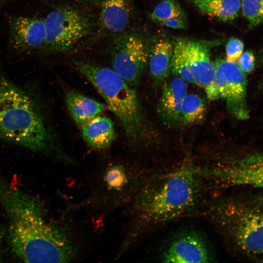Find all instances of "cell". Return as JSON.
I'll use <instances>...</instances> for the list:
<instances>
[{"label": "cell", "instance_id": "cell-13", "mask_svg": "<svg viewBox=\"0 0 263 263\" xmlns=\"http://www.w3.org/2000/svg\"><path fill=\"white\" fill-rule=\"evenodd\" d=\"M10 41L21 52L43 48L46 41L44 19L37 17L14 16L9 19Z\"/></svg>", "mask_w": 263, "mask_h": 263}, {"label": "cell", "instance_id": "cell-16", "mask_svg": "<svg viewBox=\"0 0 263 263\" xmlns=\"http://www.w3.org/2000/svg\"><path fill=\"white\" fill-rule=\"evenodd\" d=\"M149 44L148 62L150 74L161 83L170 72L173 42L166 37H158Z\"/></svg>", "mask_w": 263, "mask_h": 263}, {"label": "cell", "instance_id": "cell-1", "mask_svg": "<svg viewBox=\"0 0 263 263\" xmlns=\"http://www.w3.org/2000/svg\"><path fill=\"white\" fill-rule=\"evenodd\" d=\"M204 180L197 167L190 164L158 175L150 173L126 207L122 240L115 259L121 258L156 225L194 209L202 199Z\"/></svg>", "mask_w": 263, "mask_h": 263}, {"label": "cell", "instance_id": "cell-2", "mask_svg": "<svg viewBox=\"0 0 263 263\" xmlns=\"http://www.w3.org/2000/svg\"><path fill=\"white\" fill-rule=\"evenodd\" d=\"M10 219L13 251L27 263H68L82 259L86 245L82 233L68 219L48 221L35 200L17 192L5 193Z\"/></svg>", "mask_w": 263, "mask_h": 263}, {"label": "cell", "instance_id": "cell-30", "mask_svg": "<svg viewBox=\"0 0 263 263\" xmlns=\"http://www.w3.org/2000/svg\"><path fill=\"white\" fill-rule=\"evenodd\" d=\"M261 59H262V61L263 62V51L262 52V55H261Z\"/></svg>", "mask_w": 263, "mask_h": 263}, {"label": "cell", "instance_id": "cell-18", "mask_svg": "<svg viewBox=\"0 0 263 263\" xmlns=\"http://www.w3.org/2000/svg\"><path fill=\"white\" fill-rule=\"evenodd\" d=\"M65 101L72 118L79 127L100 114L106 109L104 104L74 90L66 92Z\"/></svg>", "mask_w": 263, "mask_h": 263}, {"label": "cell", "instance_id": "cell-7", "mask_svg": "<svg viewBox=\"0 0 263 263\" xmlns=\"http://www.w3.org/2000/svg\"><path fill=\"white\" fill-rule=\"evenodd\" d=\"M44 19L47 54L68 52L91 32V19L78 9L59 6L50 11Z\"/></svg>", "mask_w": 263, "mask_h": 263}, {"label": "cell", "instance_id": "cell-3", "mask_svg": "<svg viewBox=\"0 0 263 263\" xmlns=\"http://www.w3.org/2000/svg\"><path fill=\"white\" fill-rule=\"evenodd\" d=\"M0 142L43 154L62 163L75 162L58 145L38 96L31 88L13 81L0 63Z\"/></svg>", "mask_w": 263, "mask_h": 263}, {"label": "cell", "instance_id": "cell-29", "mask_svg": "<svg viewBox=\"0 0 263 263\" xmlns=\"http://www.w3.org/2000/svg\"><path fill=\"white\" fill-rule=\"evenodd\" d=\"M78 0L81 1L82 2H84V3H92V2H95L97 1L98 0Z\"/></svg>", "mask_w": 263, "mask_h": 263}, {"label": "cell", "instance_id": "cell-25", "mask_svg": "<svg viewBox=\"0 0 263 263\" xmlns=\"http://www.w3.org/2000/svg\"><path fill=\"white\" fill-rule=\"evenodd\" d=\"M237 61L239 69L244 74L251 73L254 68L255 58L251 51L243 52Z\"/></svg>", "mask_w": 263, "mask_h": 263}, {"label": "cell", "instance_id": "cell-14", "mask_svg": "<svg viewBox=\"0 0 263 263\" xmlns=\"http://www.w3.org/2000/svg\"><path fill=\"white\" fill-rule=\"evenodd\" d=\"M97 37L114 36L125 31L132 15L131 0H101Z\"/></svg>", "mask_w": 263, "mask_h": 263}, {"label": "cell", "instance_id": "cell-9", "mask_svg": "<svg viewBox=\"0 0 263 263\" xmlns=\"http://www.w3.org/2000/svg\"><path fill=\"white\" fill-rule=\"evenodd\" d=\"M113 37L110 48L112 69L135 89L147 64L149 44L134 32L124 31Z\"/></svg>", "mask_w": 263, "mask_h": 263}, {"label": "cell", "instance_id": "cell-26", "mask_svg": "<svg viewBox=\"0 0 263 263\" xmlns=\"http://www.w3.org/2000/svg\"><path fill=\"white\" fill-rule=\"evenodd\" d=\"M158 24L174 29H183L186 27V23L184 19L177 18L169 19Z\"/></svg>", "mask_w": 263, "mask_h": 263}, {"label": "cell", "instance_id": "cell-15", "mask_svg": "<svg viewBox=\"0 0 263 263\" xmlns=\"http://www.w3.org/2000/svg\"><path fill=\"white\" fill-rule=\"evenodd\" d=\"M187 89V82L177 76L163 85L158 111L165 120L173 123L180 120L181 108Z\"/></svg>", "mask_w": 263, "mask_h": 263}, {"label": "cell", "instance_id": "cell-6", "mask_svg": "<svg viewBox=\"0 0 263 263\" xmlns=\"http://www.w3.org/2000/svg\"><path fill=\"white\" fill-rule=\"evenodd\" d=\"M75 67L93 86L118 118L129 141L133 143L139 139L144 131V124L135 89L112 68L84 60L75 61Z\"/></svg>", "mask_w": 263, "mask_h": 263}, {"label": "cell", "instance_id": "cell-8", "mask_svg": "<svg viewBox=\"0 0 263 263\" xmlns=\"http://www.w3.org/2000/svg\"><path fill=\"white\" fill-rule=\"evenodd\" d=\"M201 173L206 180L219 187L263 188V153L226 159L201 168Z\"/></svg>", "mask_w": 263, "mask_h": 263}, {"label": "cell", "instance_id": "cell-20", "mask_svg": "<svg viewBox=\"0 0 263 263\" xmlns=\"http://www.w3.org/2000/svg\"><path fill=\"white\" fill-rule=\"evenodd\" d=\"M173 53L170 72L187 82L194 83V80L185 38H176L173 40Z\"/></svg>", "mask_w": 263, "mask_h": 263}, {"label": "cell", "instance_id": "cell-17", "mask_svg": "<svg viewBox=\"0 0 263 263\" xmlns=\"http://www.w3.org/2000/svg\"><path fill=\"white\" fill-rule=\"evenodd\" d=\"M81 133L88 147L93 150L109 148L116 137L112 120L100 114L83 125L81 127Z\"/></svg>", "mask_w": 263, "mask_h": 263}, {"label": "cell", "instance_id": "cell-21", "mask_svg": "<svg viewBox=\"0 0 263 263\" xmlns=\"http://www.w3.org/2000/svg\"><path fill=\"white\" fill-rule=\"evenodd\" d=\"M206 110L205 99L194 93L187 94L181 108L180 120L186 124L198 122L204 117Z\"/></svg>", "mask_w": 263, "mask_h": 263}, {"label": "cell", "instance_id": "cell-24", "mask_svg": "<svg viewBox=\"0 0 263 263\" xmlns=\"http://www.w3.org/2000/svg\"><path fill=\"white\" fill-rule=\"evenodd\" d=\"M244 45L243 42L237 38H231L225 46V60L229 62H236L243 53Z\"/></svg>", "mask_w": 263, "mask_h": 263}, {"label": "cell", "instance_id": "cell-28", "mask_svg": "<svg viewBox=\"0 0 263 263\" xmlns=\"http://www.w3.org/2000/svg\"><path fill=\"white\" fill-rule=\"evenodd\" d=\"M258 89L260 92H263V76L259 82Z\"/></svg>", "mask_w": 263, "mask_h": 263}, {"label": "cell", "instance_id": "cell-19", "mask_svg": "<svg viewBox=\"0 0 263 263\" xmlns=\"http://www.w3.org/2000/svg\"><path fill=\"white\" fill-rule=\"evenodd\" d=\"M202 13L222 22L235 20L241 7L240 0H190Z\"/></svg>", "mask_w": 263, "mask_h": 263}, {"label": "cell", "instance_id": "cell-10", "mask_svg": "<svg viewBox=\"0 0 263 263\" xmlns=\"http://www.w3.org/2000/svg\"><path fill=\"white\" fill-rule=\"evenodd\" d=\"M215 84L219 98L225 101L228 111L235 118L245 120L249 117L247 103V79L236 62L217 58Z\"/></svg>", "mask_w": 263, "mask_h": 263}, {"label": "cell", "instance_id": "cell-22", "mask_svg": "<svg viewBox=\"0 0 263 263\" xmlns=\"http://www.w3.org/2000/svg\"><path fill=\"white\" fill-rule=\"evenodd\" d=\"M186 13L176 0H163L149 14V18L157 23L172 18L185 19Z\"/></svg>", "mask_w": 263, "mask_h": 263}, {"label": "cell", "instance_id": "cell-4", "mask_svg": "<svg viewBox=\"0 0 263 263\" xmlns=\"http://www.w3.org/2000/svg\"><path fill=\"white\" fill-rule=\"evenodd\" d=\"M205 216L222 236L244 255L263 258V199L227 196L207 207Z\"/></svg>", "mask_w": 263, "mask_h": 263}, {"label": "cell", "instance_id": "cell-31", "mask_svg": "<svg viewBox=\"0 0 263 263\" xmlns=\"http://www.w3.org/2000/svg\"><path fill=\"white\" fill-rule=\"evenodd\" d=\"M261 262H263V258L262 259Z\"/></svg>", "mask_w": 263, "mask_h": 263}, {"label": "cell", "instance_id": "cell-11", "mask_svg": "<svg viewBox=\"0 0 263 263\" xmlns=\"http://www.w3.org/2000/svg\"><path fill=\"white\" fill-rule=\"evenodd\" d=\"M185 40L194 84L203 87L209 99L219 98L215 84V68L211 60L210 52L213 47L220 44L221 41L191 38H185Z\"/></svg>", "mask_w": 263, "mask_h": 263}, {"label": "cell", "instance_id": "cell-5", "mask_svg": "<svg viewBox=\"0 0 263 263\" xmlns=\"http://www.w3.org/2000/svg\"><path fill=\"white\" fill-rule=\"evenodd\" d=\"M150 173L123 161H112L91 173L88 194L67 211L109 212L127 207Z\"/></svg>", "mask_w": 263, "mask_h": 263}, {"label": "cell", "instance_id": "cell-12", "mask_svg": "<svg viewBox=\"0 0 263 263\" xmlns=\"http://www.w3.org/2000/svg\"><path fill=\"white\" fill-rule=\"evenodd\" d=\"M164 263H209L214 259L206 240L198 232L188 231L175 237L163 251Z\"/></svg>", "mask_w": 263, "mask_h": 263}, {"label": "cell", "instance_id": "cell-27", "mask_svg": "<svg viewBox=\"0 0 263 263\" xmlns=\"http://www.w3.org/2000/svg\"><path fill=\"white\" fill-rule=\"evenodd\" d=\"M3 236V231L0 228V261L1 259V245Z\"/></svg>", "mask_w": 263, "mask_h": 263}, {"label": "cell", "instance_id": "cell-23", "mask_svg": "<svg viewBox=\"0 0 263 263\" xmlns=\"http://www.w3.org/2000/svg\"><path fill=\"white\" fill-rule=\"evenodd\" d=\"M241 9L244 17L253 28L263 23V0H242Z\"/></svg>", "mask_w": 263, "mask_h": 263}]
</instances>
